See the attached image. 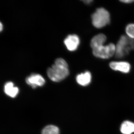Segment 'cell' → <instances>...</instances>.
<instances>
[{
	"instance_id": "6da1fadb",
	"label": "cell",
	"mask_w": 134,
	"mask_h": 134,
	"mask_svg": "<svg viewBox=\"0 0 134 134\" xmlns=\"http://www.w3.org/2000/svg\"><path fill=\"white\" fill-rule=\"evenodd\" d=\"M47 74L53 81H61L69 75L68 65L64 59L58 58L55 60L54 64L47 70Z\"/></svg>"
},
{
	"instance_id": "7a4b0ae2",
	"label": "cell",
	"mask_w": 134,
	"mask_h": 134,
	"mask_svg": "<svg viewBox=\"0 0 134 134\" xmlns=\"http://www.w3.org/2000/svg\"><path fill=\"white\" fill-rule=\"evenodd\" d=\"M133 50H134V40L123 35L120 37L116 45L115 57L119 59L124 58Z\"/></svg>"
},
{
	"instance_id": "3957f363",
	"label": "cell",
	"mask_w": 134,
	"mask_h": 134,
	"mask_svg": "<svg viewBox=\"0 0 134 134\" xmlns=\"http://www.w3.org/2000/svg\"><path fill=\"white\" fill-rule=\"evenodd\" d=\"M91 19L94 27L97 29H101L110 23V14L105 9L98 8L92 15Z\"/></svg>"
},
{
	"instance_id": "277c9868",
	"label": "cell",
	"mask_w": 134,
	"mask_h": 134,
	"mask_svg": "<svg viewBox=\"0 0 134 134\" xmlns=\"http://www.w3.org/2000/svg\"><path fill=\"white\" fill-rule=\"evenodd\" d=\"M116 46L113 43L103 45L92 49L93 55L97 58L102 59H109L115 55Z\"/></svg>"
},
{
	"instance_id": "5b68a950",
	"label": "cell",
	"mask_w": 134,
	"mask_h": 134,
	"mask_svg": "<svg viewBox=\"0 0 134 134\" xmlns=\"http://www.w3.org/2000/svg\"><path fill=\"white\" fill-rule=\"evenodd\" d=\"M80 42L79 37L76 34L69 35L64 41L67 49L70 51H74L77 50Z\"/></svg>"
},
{
	"instance_id": "8992f818",
	"label": "cell",
	"mask_w": 134,
	"mask_h": 134,
	"mask_svg": "<svg viewBox=\"0 0 134 134\" xmlns=\"http://www.w3.org/2000/svg\"><path fill=\"white\" fill-rule=\"evenodd\" d=\"M110 68L113 70L127 74L131 70V65L126 62H112L109 64Z\"/></svg>"
},
{
	"instance_id": "52a82bcc",
	"label": "cell",
	"mask_w": 134,
	"mask_h": 134,
	"mask_svg": "<svg viewBox=\"0 0 134 134\" xmlns=\"http://www.w3.org/2000/svg\"><path fill=\"white\" fill-rule=\"evenodd\" d=\"M26 82L33 88H35L37 86H43L45 83V81L41 75L32 74L26 77Z\"/></svg>"
},
{
	"instance_id": "ba28073f",
	"label": "cell",
	"mask_w": 134,
	"mask_h": 134,
	"mask_svg": "<svg viewBox=\"0 0 134 134\" xmlns=\"http://www.w3.org/2000/svg\"><path fill=\"white\" fill-rule=\"evenodd\" d=\"M107 40V37L103 34H99L93 37L91 41L90 46L92 49L104 45Z\"/></svg>"
},
{
	"instance_id": "9c48e42d",
	"label": "cell",
	"mask_w": 134,
	"mask_h": 134,
	"mask_svg": "<svg viewBox=\"0 0 134 134\" xmlns=\"http://www.w3.org/2000/svg\"><path fill=\"white\" fill-rule=\"evenodd\" d=\"M92 80L91 73L88 71L77 75L76 77L77 83L82 86H86L90 83Z\"/></svg>"
},
{
	"instance_id": "30bf717a",
	"label": "cell",
	"mask_w": 134,
	"mask_h": 134,
	"mask_svg": "<svg viewBox=\"0 0 134 134\" xmlns=\"http://www.w3.org/2000/svg\"><path fill=\"white\" fill-rule=\"evenodd\" d=\"M18 88L14 87V83L12 82H8L4 86V92L5 93L11 97H15L18 93Z\"/></svg>"
},
{
	"instance_id": "8fae6325",
	"label": "cell",
	"mask_w": 134,
	"mask_h": 134,
	"mask_svg": "<svg viewBox=\"0 0 134 134\" xmlns=\"http://www.w3.org/2000/svg\"><path fill=\"white\" fill-rule=\"evenodd\" d=\"M120 131L123 134L133 133L134 132V123L129 121H125L121 126Z\"/></svg>"
},
{
	"instance_id": "7c38bea8",
	"label": "cell",
	"mask_w": 134,
	"mask_h": 134,
	"mask_svg": "<svg viewBox=\"0 0 134 134\" xmlns=\"http://www.w3.org/2000/svg\"><path fill=\"white\" fill-rule=\"evenodd\" d=\"M42 134H59V130L53 125H49L44 128Z\"/></svg>"
},
{
	"instance_id": "4fadbf2b",
	"label": "cell",
	"mask_w": 134,
	"mask_h": 134,
	"mask_svg": "<svg viewBox=\"0 0 134 134\" xmlns=\"http://www.w3.org/2000/svg\"><path fill=\"white\" fill-rule=\"evenodd\" d=\"M126 32L130 38L134 40V24H130L126 26Z\"/></svg>"
},
{
	"instance_id": "5bb4252c",
	"label": "cell",
	"mask_w": 134,
	"mask_h": 134,
	"mask_svg": "<svg viewBox=\"0 0 134 134\" xmlns=\"http://www.w3.org/2000/svg\"><path fill=\"white\" fill-rule=\"evenodd\" d=\"M120 1L125 3H130L134 2L133 0H124V1Z\"/></svg>"
},
{
	"instance_id": "9a60e30c",
	"label": "cell",
	"mask_w": 134,
	"mask_h": 134,
	"mask_svg": "<svg viewBox=\"0 0 134 134\" xmlns=\"http://www.w3.org/2000/svg\"><path fill=\"white\" fill-rule=\"evenodd\" d=\"M93 1H91V0H90V1H84L83 2L85 3H86V4H90Z\"/></svg>"
},
{
	"instance_id": "2e32d148",
	"label": "cell",
	"mask_w": 134,
	"mask_h": 134,
	"mask_svg": "<svg viewBox=\"0 0 134 134\" xmlns=\"http://www.w3.org/2000/svg\"><path fill=\"white\" fill-rule=\"evenodd\" d=\"M0 25H1V27H0V30H1V31H2V30L3 28V25L2 24V23H1V24H0Z\"/></svg>"
}]
</instances>
